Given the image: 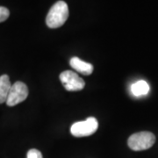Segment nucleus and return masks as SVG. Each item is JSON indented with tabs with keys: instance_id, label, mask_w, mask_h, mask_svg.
<instances>
[{
	"instance_id": "nucleus-1",
	"label": "nucleus",
	"mask_w": 158,
	"mask_h": 158,
	"mask_svg": "<svg viewBox=\"0 0 158 158\" xmlns=\"http://www.w3.org/2000/svg\"><path fill=\"white\" fill-rule=\"evenodd\" d=\"M68 18V5L64 1H58L48 11L46 18V24L49 28H58L64 25Z\"/></svg>"
},
{
	"instance_id": "nucleus-2",
	"label": "nucleus",
	"mask_w": 158,
	"mask_h": 158,
	"mask_svg": "<svg viewBox=\"0 0 158 158\" xmlns=\"http://www.w3.org/2000/svg\"><path fill=\"white\" fill-rule=\"evenodd\" d=\"M156 142V136L151 132L143 131L135 133L127 140L128 147L134 151H142L152 147Z\"/></svg>"
},
{
	"instance_id": "nucleus-3",
	"label": "nucleus",
	"mask_w": 158,
	"mask_h": 158,
	"mask_svg": "<svg viewBox=\"0 0 158 158\" xmlns=\"http://www.w3.org/2000/svg\"><path fill=\"white\" fill-rule=\"evenodd\" d=\"M98 127L96 118L90 117L86 120L74 123L70 127V133L75 137H85L93 135Z\"/></svg>"
},
{
	"instance_id": "nucleus-4",
	"label": "nucleus",
	"mask_w": 158,
	"mask_h": 158,
	"mask_svg": "<svg viewBox=\"0 0 158 158\" xmlns=\"http://www.w3.org/2000/svg\"><path fill=\"white\" fill-rule=\"evenodd\" d=\"M28 96V88L22 82L18 81L11 86L9 94L6 99L8 106H14L18 104L25 101Z\"/></svg>"
},
{
	"instance_id": "nucleus-5",
	"label": "nucleus",
	"mask_w": 158,
	"mask_h": 158,
	"mask_svg": "<svg viewBox=\"0 0 158 158\" xmlns=\"http://www.w3.org/2000/svg\"><path fill=\"white\" fill-rule=\"evenodd\" d=\"M60 80L68 91H78L85 88V83L77 74L71 70H65L60 74Z\"/></svg>"
},
{
	"instance_id": "nucleus-6",
	"label": "nucleus",
	"mask_w": 158,
	"mask_h": 158,
	"mask_svg": "<svg viewBox=\"0 0 158 158\" xmlns=\"http://www.w3.org/2000/svg\"><path fill=\"white\" fill-rule=\"evenodd\" d=\"M69 63H70V66L72 67V69H74L76 71L83 74L85 76L90 75L93 72V69H94L92 64L82 61L78 57H72L69 61Z\"/></svg>"
},
{
	"instance_id": "nucleus-7",
	"label": "nucleus",
	"mask_w": 158,
	"mask_h": 158,
	"mask_svg": "<svg viewBox=\"0 0 158 158\" xmlns=\"http://www.w3.org/2000/svg\"><path fill=\"white\" fill-rule=\"evenodd\" d=\"M11 86L10 78L7 75H3L0 77V104L6 102Z\"/></svg>"
},
{
	"instance_id": "nucleus-8",
	"label": "nucleus",
	"mask_w": 158,
	"mask_h": 158,
	"mask_svg": "<svg viewBox=\"0 0 158 158\" xmlns=\"http://www.w3.org/2000/svg\"><path fill=\"white\" fill-rule=\"evenodd\" d=\"M131 90L135 96H143L149 91V85L146 81L140 80L132 85Z\"/></svg>"
},
{
	"instance_id": "nucleus-9",
	"label": "nucleus",
	"mask_w": 158,
	"mask_h": 158,
	"mask_svg": "<svg viewBox=\"0 0 158 158\" xmlns=\"http://www.w3.org/2000/svg\"><path fill=\"white\" fill-rule=\"evenodd\" d=\"M10 16V11L9 10L4 7V6H0V23L6 21V19Z\"/></svg>"
},
{
	"instance_id": "nucleus-10",
	"label": "nucleus",
	"mask_w": 158,
	"mask_h": 158,
	"mask_svg": "<svg viewBox=\"0 0 158 158\" xmlns=\"http://www.w3.org/2000/svg\"><path fill=\"white\" fill-rule=\"evenodd\" d=\"M27 158H43V156H42V154L40 150L35 149V148H32L27 152Z\"/></svg>"
}]
</instances>
